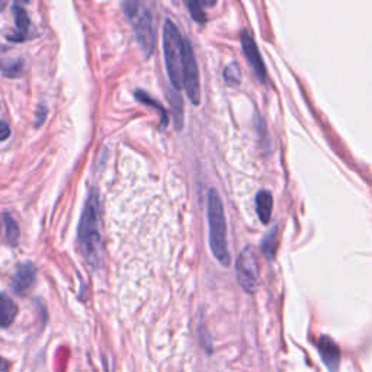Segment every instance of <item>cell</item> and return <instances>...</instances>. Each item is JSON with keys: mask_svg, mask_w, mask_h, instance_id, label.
I'll use <instances>...</instances> for the list:
<instances>
[{"mask_svg": "<svg viewBox=\"0 0 372 372\" xmlns=\"http://www.w3.org/2000/svg\"><path fill=\"white\" fill-rule=\"evenodd\" d=\"M79 249H81L85 259L92 263H99V250H100V231H99V199L95 190L91 191L83 214L79 224L77 234Z\"/></svg>", "mask_w": 372, "mask_h": 372, "instance_id": "obj_1", "label": "cell"}, {"mask_svg": "<svg viewBox=\"0 0 372 372\" xmlns=\"http://www.w3.org/2000/svg\"><path fill=\"white\" fill-rule=\"evenodd\" d=\"M208 226L212 255L223 267H228L231 259L227 248V223L221 198L216 190H209L208 192Z\"/></svg>", "mask_w": 372, "mask_h": 372, "instance_id": "obj_2", "label": "cell"}, {"mask_svg": "<svg viewBox=\"0 0 372 372\" xmlns=\"http://www.w3.org/2000/svg\"><path fill=\"white\" fill-rule=\"evenodd\" d=\"M163 50L170 83L179 91L183 86V40L170 19H166L163 26Z\"/></svg>", "mask_w": 372, "mask_h": 372, "instance_id": "obj_3", "label": "cell"}, {"mask_svg": "<svg viewBox=\"0 0 372 372\" xmlns=\"http://www.w3.org/2000/svg\"><path fill=\"white\" fill-rule=\"evenodd\" d=\"M237 281L248 294H255L259 286V262L253 246H248L238 255L236 262Z\"/></svg>", "mask_w": 372, "mask_h": 372, "instance_id": "obj_4", "label": "cell"}, {"mask_svg": "<svg viewBox=\"0 0 372 372\" xmlns=\"http://www.w3.org/2000/svg\"><path fill=\"white\" fill-rule=\"evenodd\" d=\"M183 86L191 102L194 105H199L201 102L199 70H198L194 48L188 40H183Z\"/></svg>", "mask_w": 372, "mask_h": 372, "instance_id": "obj_5", "label": "cell"}, {"mask_svg": "<svg viewBox=\"0 0 372 372\" xmlns=\"http://www.w3.org/2000/svg\"><path fill=\"white\" fill-rule=\"evenodd\" d=\"M131 19L134 21V31L140 47L143 48L146 56H150L156 42L154 26L150 12L147 9H141L140 6V9L131 16Z\"/></svg>", "mask_w": 372, "mask_h": 372, "instance_id": "obj_6", "label": "cell"}, {"mask_svg": "<svg viewBox=\"0 0 372 372\" xmlns=\"http://www.w3.org/2000/svg\"><path fill=\"white\" fill-rule=\"evenodd\" d=\"M240 42H242V48H243L245 56L248 59V63L250 64L253 73L256 74V77L259 79L260 83H265V82H267V79H268L267 69H265V64H263L262 56H260V52H259L257 44H256L255 38L252 37V34L248 30L242 31Z\"/></svg>", "mask_w": 372, "mask_h": 372, "instance_id": "obj_7", "label": "cell"}, {"mask_svg": "<svg viewBox=\"0 0 372 372\" xmlns=\"http://www.w3.org/2000/svg\"><path fill=\"white\" fill-rule=\"evenodd\" d=\"M318 355L322 358V362L327 368L329 372H337L340 366V359H342V352L339 344L330 337V336H320L315 343Z\"/></svg>", "mask_w": 372, "mask_h": 372, "instance_id": "obj_8", "label": "cell"}, {"mask_svg": "<svg viewBox=\"0 0 372 372\" xmlns=\"http://www.w3.org/2000/svg\"><path fill=\"white\" fill-rule=\"evenodd\" d=\"M35 277H37V272H35V268H34L33 263L19 265V267L16 268L13 278H12V282H11L15 294L25 296L26 292H28L31 289V286L34 285Z\"/></svg>", "mask_w": 372, "mask_h": 372, "instance_id": "obj_9", "label": "cell"}, {"mask_svg": "<svg viewBox=\"0 0 372 372\" xmlns=\"http://www.w3.org/2000/svg\"><path fill=\"white\" fill-rule=\"evenodd\" d=\"M13 15H15V25H16V33L11 34L8 37V40L13 41V42H21L26 40V35H28V30H30V23L31 19L26 13V11L21 6H13Z\"/></svg>", "mask_w": 372, "mask_h": 372, "instance_id": "obj_10", "label": "cell"}, {"mask_svg": "<svg viewBox=\"0 0 372 372\" xmlns=\"http://www.w3.org/2000/svg\"><path fill=\"white\" fill-rule=\"evenodd\" d=\"M272 209H274V199L272 194L269 191H259L256 195V211L257 217L263 224H268L272 217Z\"/></svg>", "mask_w": 372, "mask_h": 372, "instance_id": "obj_11", "label": "cell"}, {"mask_svg": "<svg viewBox=\"0 0 372 372\" xmlns=\"http://www.w3.org/2000/svg\"><path fill=\"white\" fill-rule=\"evenodd\" d=\"M18 313L19 308L15 301L6 294H0V327H9L15 322Z\"/></svg>", "mask_w": 372, "mask_h": 372, "instance_id": "obj_12", "label": "cell"}, {"mask_svg": "<svg viewBox=\"0 0 372 372\" xmlns=\"http://www.w3.org/2000/svg\"><path fill=\"white\" fill-rule=\"evenodd\" d=\"M4 226H5V236H6V240L11 246H16L18 240H19V227L15 223V220L11 216H4Z\"/></svg>", "mask_w": 372, "mask_h": 372, "instance_id": "obj_13", "label": "cell"}, {"mask_svg": "<svg viewBox=\"0 0 372 372\" xmlns=\"http://www.w3.org/2000/svg\"><path fill=\"white\" fill-rule=\"evenodd\" d=\"M136 98H137L140 102H143V103H146V105H149V106H153L154 110H157L158 112H161V115H162V125H166V124H168V114H166L165 108H163V106H162L161 103L156 102L153 98H150L149 93H146V92H143V91H137V92H136Z\"/></svg>", "mask_w": 372, "mask_h": 372, "instance_id": "obj_14", "label": "cell"}, {"mask_svg": "<svg viewBox=\"0 0 372 372\" xmlns=\"http://www.w3.org/2000/svg\"><path fill=\"white\" fill-rule=\"evenodd\" d=\"M277 227L272 228V231L265 237V240L262 243V252L263 255L267 256V259H272L274 257V253H275V249H277Z\"/></svg>", "mask_w": 372, "mask_h": 372, "instance_id": "obj_15", "label": "cell"}, {"mask_svg": "<svg viewBox=\"0 0 372 372\" xmlns=\"http://www.w3.org/2000/svg\"><path fill=\"white\" fill-rule=\"evenodd\" d=\"M207 5H214V4H205V2H197V0H192V2H186V6H188L192 18L199 22V23H205L207 22V15L204 11V6Z\"/></svg>", "mask_w": 372, "mask_h": 372, "instance_id": "obj_16", "label": "cell"}, {"mask_svg": "<svg viewBox=\"0 0 372 372\" xmlns=\"http://www.w3.org/2000/svg\"><path fill=\"white\" fill-rule=\"evenodd\" d=\"M224 79H226V83L230 85V86H237L240 85V79H242V74H240V69H238V66L236 63H230L226 70H224Z\"/></svg>", "mask_w": 372, "mask_h": 372, "instance_id": "obj_17", "label": "cell"}, {"mask_svg": "<svg viewBox=\"0 0 372 372\" xmlns=\"http://www.w3.org/2000/svg\"><path fill=\"white\" fill-rule=\"evenodd\" d=\"M23 63L21 60H13V62H5L0 63V70L8 77H18L22 74Z\"/></svg>", "mask_w": 372, "mask_h": 372, "instance_id": "obj_18", "label": "cell"}, {"mask_svg": "<svg viewBox=\"0 0 372 372\" xmlns=\"http://www.w3.org/2000/svg\"><path fill=\"white\" fill-rule=\"evenodd\" d=\"M172 103H173V110H175V120H176V128L180 129L182 128V99L179 96H173L172 98Z\"/></svg>", "mask_w": 372, "mask_h": 372, "instance_id": "obj_19", "label": "cell"}, {"mask_svg": "<svg viewBox=\"0 0 372 372\" xmlns=\"http://www.w3.org/2000/svg\"><path fill=\"white\" fill-rule=\"evenodd\" d=\"M11 136V128L6 122L0 121V141H5Z\"/></svg>", "mask_w": 372, "mask_h": 372, "instance_id": "obj_20", "label": "cell"}, {"mask_svg": "<svg viewBox=\"0 0 372 372\" xmlns=\"http://www.w3.org/2000/svg\"><path fill=\"white\" fill-rule=\"evenodd\" d=\"M9 369V362L5 358H0V372H6Z\"/></svg>", "mask_w": 372, "mask_h": 372, "instance_id": "obj_21", "label": "cell"}, {"mask_svg": "<svg viewBox=\"0 0 372 372\" xmlns=\"http://www.w3.org/2000/svg\"><path fill=\"white\" fill-rule=\"evenodd\" d=\"M6 6V4L5 2H0V9H4Z\"/></svg>", "mask_w": 372, "mask_h": 372, "instance_id": "obj_22", "label": "cell"}]
</instances>
